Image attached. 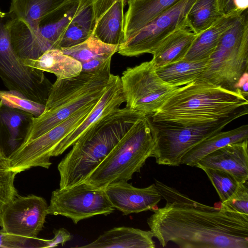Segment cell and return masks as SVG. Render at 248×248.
<instances>
[{
    "instance_id": "24",
    "label": "cell",
    "mask_w": 248,
    "mask_h": 248,
    "mask_svg": "<svg viewBox=\"0 0 248 248\" xmlns=\"http://www.w3.org/2000/svg\"><path fill=\"white\" fill-rule=\"evenodd\" d=\"M248 139V125L233 129L218 132L202 140L191 148L182 157L181 164L195 167L197 162L209 153L228 144Z\"/></svg>"
},
{
    "instance_id": "30",
    "label": "cell",
    "mask_w": 248,
    "mask_h": 248,
    "mask_svg": "<svg viewBox=\"0 0 248 248\" xmlns=\"http://www.w3.org/2000/svg\"><path fill=\"white\" fill-rule=\"evenodd\" d=\"M0 100L6 106L27 112L35 117L40 116L45 109V105L30 100L16 90L0 91Z\"/></svg>"
},
{
    "instance_id": "14",
    "label": "cell",
    "mask_w": 248,
    "mask_h": 248,
    "mask_svg": "<svg viewBox=\"0 0 248 248\" xmlns=\"http://www.w3.org/2000/svg\"><path fill=\"white\" fill-rule=\"evenodd\" d=\"M104 189L115 209L124 215L151 210L156 207L162 198L155 184L138 188L127 182L119 183Z\"/></svg>"
},
{
    "instance_id": "15",
    "label": "cell",
    "mask_w": 248,
    "mask_h": 248,
    "mask_svg": "<svg viewBox=\"0 0 248 248\" xmlns=\"http://www.w3.org/2000/svg\"><path fill=\"white\" fill-rule=\"evenodd\" d=\"M125 101L121 78L118 75H113L105 93L93 108L83 121L59 143L53 152L52 156L62 155L90 126L114 109L119 108Z\"/></svg>"
},
{
    "instance_id": "11",
    "label": "cell",
    "mask_w": 248,
    "mask_h": 248,
    "mask_svg": "<svg viewBox=\"0 0 248 248\" xmlns=\"http://www.w3.org/2000/svg\"><path fill=\"white\" fill-rule=\"evenodd\" d=\"M196 0H180L126 40L118 53L128 57L153 54L163 41L176 30L188 27L187 16Z\"/></svg>"
},
{
    "instance_id": "4",
    "label": "cell",
    "mask_w": 248,
    "mask_h": 248,
    "mask_svg": "<svg viewBox=\"0 0 248 248\" xmlns=\"http://www.w3.org/2000/svg\"><path fill=\"white\" fill-rule=\"evenodd\" d=\"M111 58L94 70L82 71L74 77L57 79L52 84L45 111L33 118L24 143L45 134L82 108L98 102L112 79Z\"/></svg>"
},
{
    "instance_id": "27",
    "label": "cell",
    "mask_w": 248,
    "mask_h": 248,
    "mask_svg": "<svg viewBox=\"0 0 248 248\" xmlns=\"http://www.w3.org/2000/svg\"><path fill=\"white\" fill-rule=\"evenodd\" d=\"M93 0H88L72 19L62 35L58 48L72 47L86 41L94 26Z\"/></svg>"
},
{
    "instance_id": "36",
    "label": "cell",
    "mask_w": 248,
    "mask_h": 248,
    "mask_svg": "<svg viewBox=\"0 0 248 248\" xmlns=\"http://www.w3.org/2000/svg\"><path fill=\"white\" fill-rule=\"evenodd\" d=\"M0 170H10L8 158L5 155L0 146Z\"/></svg>"
},
{
    "instance_id": "35",
    "label": "cell",
    "mask_w": 248,
    "mask_h": 248,
    "mask_svg": "<svg viewBox=\"0 0 248 248\" xmlns=\"http://www.w3.org/2000/svg\"><path fill=\"white\" fill-rule=\"evenodd\" d=\"M233 0H218L219 10L223 16L242 13H238L235 11L233 6Z\"/></svg>"
},
{
    "instance_id": "26",
    "label": "cell",
    "mask_w": 248,
    "mask_h": 248,
    "mask_svg": "<svg viewBox=\"0 0 248 248\" xmlns=\"http://www.w3.org/2000/svg\"><path fill=\"white\" fill-rule=\"evenodd\" d=\"M208 59L178 62L155 69L158 76L169 85L181 87L197 80L207 67Z\"/></svg>"
},
{
    "instance_id": "34",
    "label": "cell",
    "mask_w": 248,
    "mask_h": 248,
    "mask_svg": "<svg viewBox=\"0 0 248 248\" xmlns=\"http://www.w3.org/2000/svg\"><path fill=\"white\" fill-rule=\"evenodd\" d=\"M54 237L51 239H46V248H52L59 245L63 246L66 242L72 238L71 233L64 228L54 229L53 231Z\"/></svg>"
},
{
    "instance_id": "32",
    "label": "cell",
    "mask_w": 248,
    "mask_h": 248,
    "mask_svg": "<svg viewBox=\"0 0 248 248\" xmlns=\"http://www.w3.org/2000/svg\"><path fill=\"white\" fill-rule=\"evenodd\" d=\"M16 174L11 170H0V210L19 195L14 186Z\"/></svg>"
},
{
    "instance_id": "25",
    "label": "cell",
    "mask_w": 248,
    "mask_h": 248,
    "mask_svg": "<svg viewBox=\"0 0 248 248\" xmlns=\"http://www.w3.org/2000/svg\"><path fill=\"white\" fill-rule=\"evenodd\" d=\"M25 65L54 74L57 79L76 77L82 71L81 63L59 48L45 52L35 60H23Z\"/></svg>"
},
{
    "instance_id": "19",
    "label": "cell",
    "mask_w": 248,
    "mask_h": 248,
    "mask_svg": "<svg viewBox=\"0 0 248 248\" xmlns=\"http://www.w3.org/2000/svg\"><path fill=\"white\" fill-rule=\"evenodd\" d=\"M180 0H128V9L124 18L125 41Z\"/></svg>"
},
{
    "instance_id": "18",
    "label": "cell",
    "mask_w": 248,
    "mask_h": 248,
    "mask_svg": "<svg viewBox=\"0 0 248 248\" xmlns=\"http://www.w3.org/2000/svg\"><path fill=\"white\" fill-rule=\"evenodd\" d=\"M153 235L150 231L129 227H115L104 232L83 248H155Z\"/></svg>"
},
{
    "instance_id": "9",
    "label": "cell",
    "mask_w": 248,
    "mask_h": 248,
    "mask_svg": "<svg viewBox=\"0 0 248 248\" xmlns=\"http://www.w3.org/2000/svg\"><path fill=\"white\" fill-rule=\"evenodd\" d=\"M97 102L82 108L45 134L22 144L8 157L10 170L17 174L33 167L48 169L56 147L83 121Z\"/></svg>"
},
{
    "instance_id": "33",
    "label": "cell",
    "mask_w": 248,
    "mask_h": 248,
    "mask_svg": "<svg viewBox=\"0 0 248 248\" xmlns=\"http://www.w3.org/2000/svg\"><path fill=\"white\" fill-rule=\"evenodd\" d=\"M221 204L230 209L248 215V181L240 183L236 191Z\"/></svg>"
},
{
    "instance_id": "23",
    "label": "cell",
    "mask_w": 248,
    "mask_h": 248,
    "mask_svg": "<svg viewBox=\"0 0 248 248\" xmlns=\"http://www.w3.org/2000/svg\"><path fill=\"white\" fill-rule=\"evenodd\" d=\"M68 0H11L8 13L12 20L29 29Z\"/></svg>"
},
{
    "instance_id": "2",
    "label": "cell",
    "mask_w": 248,
    "mask_h": 248,
    "mask_svg": "<svg viewBox=\"0 0 248 248\" xmlns=\"http://www.w3.org/2000/svg\"><path fill=\"white\" fill-rule=\"evenodd\" d=\"M144 117L126 107L117 108L90 126L58 165L60 188L84 182L133 124Z\"/></svg>"
},
{
    "instance_id": "21",
    "label": "cell",
    "mask_w": 248,
    "mask_h": 248,
    "mask_svg": "<svg viewBox=\"0 0 248 248\" xmlns=\"http://www.w3.org/2000/svg\"><path fill=\"white\" fill-rule=\"evenodd\" d=\"M119 46L109 45L91 35L86 41L76 46L61 49L79 61L82 71H91L101 66L118 52Z\"/></svg>"
},
{
    "instance_id": "17",
    "label": "cell",
    "mask_w": 248,
    "mask_h": 248,
    "mask_svg": "<svg viewBox=\"0 0 248 248\" xmlns=\"http://www.w3.org/2000/svg\"><path fill=\"white\" fill-rule=\"evenodd\" d=\"M34 117L0 100V146L8 158L25 142Z\"/></svg>"
},
{
    "instance_id": "12",
    "label": "cell",
    "mask_w": 248,
    "mask_h": 248,
    "mask_svg": "<svg viewBox=\"0 0 248 248\" xmlns=\"http://www.w3.org/2000/svg\"><path fill=\"white\" fill-rule=\"evenodd\" d=\"M47 208L41 197L18 195L0 210V233L37 238L44 228Z\"/></svg>"
},
{
    "instance_id": "7",
    "label": "cell",
    "mask_w": 248,
    "mask_h": 248,
    "mask_svg": "<svg viewBox=\"0 0 248 248\" xmlns=\"http://www.w3.org/2000/svg\"><path fill=\"white\" fill-rule=\"evenodd\" d=\"M248 112L246 107L218 121L188 125L153 122L149 119L155 142L152 156L159 165L179 166L183 156L193 146Z\"/></svg>"
},
{
    "instance_id": "3",
    "label": "cell",
    "mask_w": 248,
    "mask_h": 248,
    "mask_svg": "<svg viewBox=\"0 0 248 248\" xmlns=\"http://www.w3.org/2000/svg\"><path fill=\"white\" fill-rule=\"evenodd\" d=\"M248 105V97L240 91L195 81L178 88L149 117L153 122L193 125L228 117Z\"/></svg>"
},
{
    "instance_id": "6",
    "label": "cell",
    "mask_w": 248,
    "mask_h": 248,
    "mask_svg": "<svg viewBox=\"0 0 248 248\" xmlns=\"http://www.w3.org/2000/svg\"><path fill=\"white\" fill-rule=\"evenodd\" d=\"M248 9L242 12L223 34L207 67L196 81L241 92L242 85L248 80Z\"/></svg>"
},
{
    "instance_id": "1",
    "label": "cell",
    "mask_w": 248,
    "mask_h": 248,
    "mask_svg": "<svg viewBox=\"0 0 248 248\" xmlns=\"http://www.w3.org/2000/svg\"><path fill=\"white\" fill-rule=\"evenodd\" d=\"M155 180L166 203L151 210L147 224L162 247L171 242L182 248H248V215L201 203Z\"/></svg>"
},
{
    "instance_id": "8",
    "label": "cell",
    "mask_w": 248,
    "mask_h": 248,
    "mask_svg": "<svg viewBox=\"0 0 248 248\" xmlns=\"http://www.w3.org/2000/svg\"><path fill=\"white\" fill-rule=\"evenodd\" d=\"M120 78L126 107L145 117L156 112L180 87L162 80L151 61L127 68Z\"/></svg>"
},
{
    "instance_id": "5",
    "label": "cell",
    "mask_w": 248,
    "mask_h": 248,
    "mask_svg": "<svg viewBox=\"0 0 248 248\" xmlns=\"http://www.w3.org/2000/svg\"><path fill=\"white\" fill-rule=\"evenodd\" d=\"M155 145L149 119L140 118L84 182L101 189L127 182L152 156Z\"/></svg>"
},
{
    "instance_id": "10",
    "label": "cell",
    "mask_w": 248,
    "mask_h": 248,
    "mask_svg": "<svg viewBox=\"0 0 248 248\" xmlns=\"http://www.w3.org/2000/svg\"><path fill=\"white\" fill-rule=\"evenodd\" d=\"M115 208L104 189L83 182L52 191L47 214L70 218L74 224L96 215H108Z\"/></svg>"
},
{
    "instance_id": "28",
    "label": "cell",
    "mask_w": 248,
    "mask_h": 248,
    "mask_svg": "<svg viewBox=\"0 0 248 248\" xmlns=\"http://www.w3.org/2000/svg\"><path fill=\"white\" fill-rule=\"evenodd\" d=\"M222 16L218 0H196L187 16L188 27L198 34L215 24Z\"/></svg>"
},
{
    "instance_id": "31",
    "label": "cell",
    "mask_w": 248,
    "mask_h": 248,
    "mask_svg": "<svg viewBox=\"0 0 248 248\" xmlns=\"http://www.w3.org/2000/svg\"><path fill=\"white\" fill-rule=\"evenodd\" d=\"M0 248H46V239L0 233Z\"/></svg>"
},
{
    "instance_id": "29",
    "label": "cell",
    "mask_w": 248,
    "mask_h": 248,
    "mask_svg": "<svg viewBox=\"0 0 248 248\" xmlns=\"http://www.w3.org/2000/svg\"><path fill=\"white\" fill-rule=\"evenodd\" d=\"M202 170L210 180L221 202L229 199L236 191L240 184L228 172L206 168Z\"/></svg>"
},
{
    "instance_id": "16",
    "label": "cell",
    "mask_w": 248,
    "mask_h": 248,
    "mask_svg": "<svg viewBox=\"0 0 248 248\" xmlns=\"http://www.w3.org/2000/svg\"><path fill=\"white\" fill-rule=\"evenodd\" d=\"M248 140L228 144L207 155L195 166L228 172L240 183L248 180Z\"/></svg>"
},
{
    "instance_id": "22",
    "label": "cell",
    "mask_w": 248,
    "mask_h": 248,
    "mask_svg": "<svg viewBox=\"0 0 248 248\" xmlns=\"http://www.w3.org/2000/svg\"><path fill=\"white\" fill-rule=\"evenodd\" d=\"M241 14L224 15L209 28L197 34L183 59H209L223 34L234 24Z\"/></svg>"
},
{
    "instance_id": "13",
    "label": "cell",
    "mask_w": 248,
    "mask_h": 248,
    "mask_svg": "<svg viewBox=\"0 0 248 248\" xmlns=\"http://www.w3.org/2000/svg\"><path fill=\"white\" fill-rule=\"evenodd\" d=\"M125 2V0H93L92 35L109 45L120 46L124 44Z\"/></svg>"
},
{
    "instance_id": "20",
    "label": "cell",
    "mask_w": 248,
    "mask_h": 248,
    "mask_svg": "<svg viewBox=\"0 0 248 248\" xmlns=\"http://www.w3.org/2000/svg\"><path fill=\"white\" fill-rule=\"evenodd\" d=\"M197 35L188 27L179 28L170 34L152 54L151 61L155 68L183 60Z\"/></svg>"
}]
</instances>
